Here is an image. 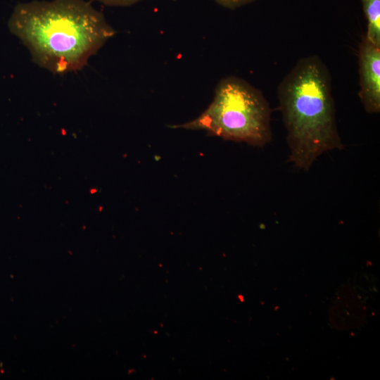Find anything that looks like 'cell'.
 <instances>
[{
  "mask_svg": "<svg viewBox=\"0 0 380 380\" xmlns=\"http://www.w3.org/2000/svg\"><path fill=\"white\" fill-rule=\"evenodd\" d=\"M8 27L36 64L57 74L82 69L115 33L103 13L84 0L20 4Z\"/></svg>",
  "mask_w": 380,
  "mask_h": 380,
  "instance_id": "obj_1",
  "label": "cell"
},
{
  "mask_svg": "<svg viewBox=\"0 0 380 380\" xmlns=\"http://www.w3.org/2000/svg\"><path fill=\"white\" fill-rule=\"evenodd\" d=\"M331 82L327 66L313 55L300 59L278 87L289 162L300 170L308 171L324 153L343 148Z\"/></svg>",
  "mask_w": 380,
  "mask_h": 380,
  "instance_id": "obj_2",
  "label": "cell"
},
{
  "mask_svg": "<svg viewBox=\"0 0 380 380\" xmlns=\"http://www.w3.org/2000/svg\"><path fill=\"white\" fill-rule=\"evenodd\" d=\"M270 120L271 109L261 91L241 78L227 76L219 81L213 101L198 117L174 127L263 146L272 139Z\"/></svg>",
  "mask_w": 380,
  "mask_h": 380,
  "instance_id": "obj_3",
  "label": "cell"
},
{
  "mask_svg": "<svg viewBox=\"0 0 380 380\" xmlns=\"http://www.w3.org/2000/svg\"><path fill=\"white\" fill-rule=\"evenodd\" d=\"M360 101L368 113L380 111V46L363 37L358 52Z\"/></svg>",
  "mask_w": 380,
  "mask_h": 380,
  "instance_id": "obj_4",
  "label": "cell"
},
{
  "mask_svg": "<svg viewBox=\"0 0 380 380\" xmlns=\"http://www.w3.org/2000/svg\"><path fill=\"white\" fill-rule=\"evenodd\" d=\"M367 27L365 37L380 46V0H360Z\"/></svg>",
  "mask_w": 380,
  "mask_h": 380,
  "instance_id": "obj_5",
  "label": "cell"
},
{
  "mask_svg": "<svg viewBox=\"0 0 380 380\" xmlns=\"http://www.w3.org/2000/svg\"><path fill=\"white\" fill-rule=\"evenodd\" d=\"M217 4L224 8L235 9L250 4L255 0H214Z\"/></svg>",
  "mask_w": 380,
  "mask_h": 380,
  "instance_id": "obj_6",
  "label": "cell"
},
{
  "mask_svg": "<svg viewBox=\"0 0 380 380\" xmlns=\"http://www.w3.org/2000/svg\"><path fill=\"white\" fill-rule=\"evenodd\" d=\"M104 5L110 6H128L141 0H96Z\"/></svg>",
  "mask_w": 380,
  "mask_h": 380,
  "instance_id": "obj_7",
  "label": "cell"
}]
</instances>
